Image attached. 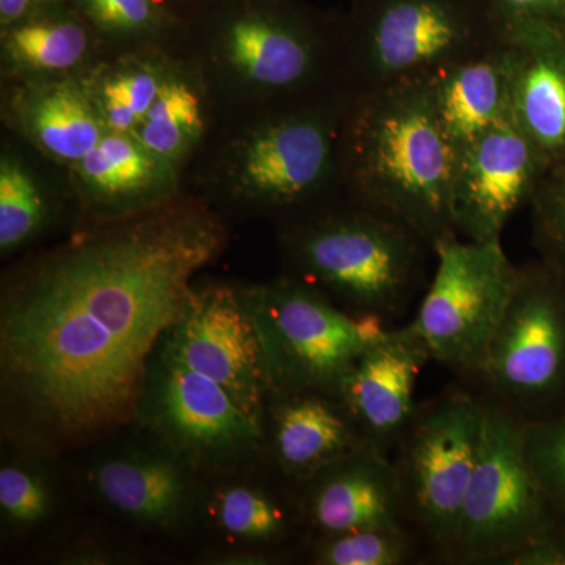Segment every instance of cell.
<instances>
[{"label": "cell", "instance_id": "6da1fadb", "mask_svg": "<svg viewBox=\"0 0 565 565\" xmlns=\"http://www.w3.org/2000/svg\"><path fill=\"white\" fill-rule=\"evenodd\" d=\"M222 245L207 215L159 212L70 245L18 281L2 303L0 370L21 422L54 441L128 422L156 348Z\"/></svg>", "mask_w": 565, "mask_h": 565}, {"label": "cell", "instance_id": "7a4b0ae2", "mask_svg": "<svg viewBox=\"0 0 565 565\" xmlns=\"http://www.w3.org/2000/svg\"><path fill=\"white\" fill-rule=\"evenodd\" d=\"M341 163L352 199L407 223L433 252L457 234V148L438 120L429 79L352 96Z\"/></svg>", "mask_w": 565, "mask_h": 565}, {"label": "cell", "instance_id": "3957f363", "mask_svg": "<svg viewBox=\"0 0 565 565\" xmlns=\"http://www.w3.org/2000/svg\"><path fill=\"white\" fill-rule=\"evenodd\" d=\"M296 280L353 315L390 323L422 288L433 247L388 212L352 199L345 211L316 215L286 241Z\"/></svg>", "mask_w": 565, "mask_h": 565}, {"label": "cell", "instance_id": "277c9868", "mask_svg": "<svg viewBox=\"0 0 565 565\" xmlns=\"http://www.w3.org/2000/svg\"><path fill=\"white\" fill-rule=\"evenodd\" d=\"M500 39L479 0H360L345 36L351 95L430 79Z\"/></svg>", "mask_w": 565, "mask_h": 565}, {"label": "cell", "instance_id": "5b68a950", "mask_svg": "<svg viewBox=\"0 0 565 565\" xmlns=\"http://www.w3.org/2000/svg\"><path fill=\"white\" fill-rule=\"evenodd\" d=\"M247 299L262 337L270 392H340L360 356L390 329L382 319L353 315L296 278L258 289Z\"/></svg>", "mask_w": 565, "mask_h": 565}, {"label": "cell", "instance_id": "8992f818", "mask_svg": "<svg viewBox=\"0 0 565 565\" xmlns=\"http://www.w3.org/2000/svg\"><path fill=\"white\" fill-rule=\"evenodd\" d=\"M484 426V394L452 390L418 405L396 446L411 525L448 563Z\"/></svg>", "mask_w": 565, "mask_h": 565}, {"label": "cell", "instance_id": "52a82bcc", "mask_svg": "<svg viewBox=\"0 0 565 565\" xmlns=\"http://www.w3.org/2000/svg\"><path fill=\"white\" fill-rule=\"evenodd\" d=\"M434 255L433 281L411 323L433 362L475 379L514 297L520 266L501 241L475 243L459 234L441 237Z\"/></svg>", "mask_w": 565, "mask_h": 565}, {"label": "cell", "instance_id": "ba28073f", "mask_svg": "<svg viewBox=\"0 0 565 565\" xmlns=\"http://www.w3.org/2000/svg\"><path fill=\"white\" fill-rule=\"evenodd\" d=\"M486 397L481 451L449 563L494 564L555 527L556 512L527 463L525 418Z\"/></svg>", "mask_w": 565, "mask_h": 565}, {"label": "cell", "instance_id": "9c48e42d", "mask_svg": "<svg viewBox=\"0 0 565 565\" xmlns=\"http://www.w3.org/2000/svg\"><path fill=\"white\" fill-rule=\"evenodd\" d=\"M475 381L525 419L550 415L565 392V277L545 263L520 267L514 297Z\"/></svg>", "mask_w": 565, "mask_h": 565}, {"label": "cell", "instance_id": "30bf717a", "mask_svg": "<svg viewBox=\"0 0 565 565\" xmlns=\"http://www.w3.org/2000/svg\"><path fill=\"white\" fill-rule=\"evenodd\" d=\"M352 95L305 103L269 118L237 148L233 181L252 202L296 207L343 181L341 143Z\"/></svg>", "mask_w": 565, "mask_h": 565}, {"label": "cell", "instance_id": "8fae6325", "mask_svg": "<svg viewBox=\"0 0 565 565\" xmlns=\"http://www.w3.org/2000/svg\"><path fill=\"white\" fill-rule=\"evenodd\" d=\"M162 352L226 390L253 418L264 423L269 375L250 303L225 286L193 289Z\"/></svg>", "mask_w": 565, "mask_h": 565}, {"label": "cell", "instance_id": "7c38bea8", "mask_svg": "<svg viewBox=\"0 0 565 565\" xmlns=\"http://www.w3.org/2000/svg\"><path fill=\"white\" fill-rule=\"evenodd\" d=\"M550 163L534 141L505 118L457 152L452 221L460 237L501 241L505 225L533 200Z\"/></svg>", "mask_w": 565, "mask_h": 565}, {"label": "cell", "instance_id": "4fadbf2b", "mask_svg": "<svg viewBox=\"0 0 565 565\" xmlns=\"http://www.w3.org/2000/svg\"><path fill=\"white\" fill-rule=\"evenodd\" d=\"M151 411L170 444L195 459H236L258 449L264 438V423L222 385L166 352L151 377Z\"/></svg>", "mask_w": 565, "mask_h": 565}, {"label": "cell", "instance_id": "5bb4252c", "mask_svg": "<svg viewBox=\"0 0 565 565\" xmlns=\"http://www.w3.org/2000/svg\"><path fill=\"white\" fill-rule=\"evenodd\" d=\"M300 487L302 519L318 535L370 527L414 530L399 468L390 455L373 446L326 465Z\"/></svg>", "mask_w": 565, "mask_h": 565}, {"label": "cell", "instance_id": "9a60e30c", "mask_svg": "<svg viewBox=\"0 0 565 565\" xmlns=\"http://www.w3.org/2000/svg\"><path fill=\"white\" fill-rule=\"evenodd\" d=\"M429 362V349L408 322L390 327L345 375L340 394L367 445L386 455L396 449L418 407L416 384Z\"/></svg>", "mask_w": 565, "mask_h": 565}, {"label": "cell", "instance_id": "2e32d148", "mask_svg": "<svg viewBox=\"0 0 565 565\" xmlns=\"http://www.w3.org/2000/svg\"><path fill=\"white\" fill-rule=\"evenodd\" d=\"M222 50L234 73L270 95H299L326 71V44L318 33L273 11L234 18L223 32Z\"/></svg>", "mask_w": 565, "mask_h": 565}, {"label": "cell", "instance_id": "e0dca14e", "mask_svg": "<svg viewBox=\"0 0 565 565\" xmlns=\"http://www.w3.org/2000/svg\"><path fill=\"white\" fill-rule=\"evenodd\" d=\"M270 449L281 473L297 484L326 465L367 445L340 392H270Z\"/></svg>", "mask_w": 565, "mask_h": 565}, {"label": "cell", "instance_id": "ac0fdd59", "mask_svg": "<svg viewBox=\"0 0 565 565\" xmlns=\"http://www.w3.org/2000/svg\"><path fill=\"white\" fill-rule=\"evenodd\" d=\"M516 44L505 39L430 77L438 120L459 152L512 115Z\"/></svg>", "mask_w": 565, "mask_h": 565}, {"label": "cell", "instance_id": "d6986e66", "mask_svg": "<svg viewBox=\"0 0 565 565\" xmlns=\"http://www.w3.org/2000/svg\"><path fill=\"white\" fill-rule=\"evenodd\" d=\"M21 132L54 161H82L109 131L87 85L74 81L29 82L13 99Z\"/></svg>", "mask_w": 565, "mask_h": 565}, {"label": "cell", "instance_id": "ffe728a7", "mask_svg": "<svg viewBox=\"0 0 565 565\" xmlns=\"http://www.w3.org/2000/svg\"><path fill=\"white\" fill-rule=\"evenodd\" d=\"M515 44L512 117L553 166L565 159V32Z\"/></svg>", "mask_w": 565, "mask_h": 565}, {"label": "cell", "instance_id": "44dd1931", "mask_svg": "<svg viewBox=\"0 0 565 565\" xmlns=\"http://www.w3.org/2000/svg\"><path fill=\"white\" fill-rule=\"evenodd\" d=\"M93 486L110 508L145 525L172 526L188 508V479L169 457H111L93 471Z\"/></svg>", "mask_w": 565, "mask_h": 565}, {"label": "cell", "instance_id": "7402d4cb", "mask_svg": "<svg viewBox=\"0 0 565 565\" xmlns=\"http://www.w3.org/2000/svg\"><path fill=\"white\" fill-rule=\"evenodd\" d=\"M174 163L148 150L131 132L107 131L74 163L82 189L103 204L147 203L172 188Z\"/></svg>", "mask_w": 565, "mask_h": 565}, {"label": "cell", "instance_id": "603a6c76", "mask_svg": "<svg viewBox=\"0 0 565 565\" xmlns=\"http://www.w3.org/2000/svg\"><path fill=\"white\" fill-rule=\"evenodd\" d=\"M61 7L2 29L3 61L11 71L24 76H54L76 68L87 57V29Z\"/></svg>", "mask_w": 565, "mask_h": 565}, {"label": "cell", "instance_id": "cb8c5ba5", "mask_svg": "<svg viewBox=\"0 0 565 565\" xmlns=\"http://www.w3.org/2000/svg\"><path fill=\"white\" fill-rule=\"evenodd\" d=\"M170 74L151 58H132L110 66L85 85L107 129L134 134L161 95Z\"/></svg>", "mask_w": 565, "mask_h": 565}, {"label": "cell", "instance_id": "d4e9b609", "mask_svg": "<svg viewBox=\"0 0 565 565\" xmlns=\"http://www.w3.org/2000/svg\"><path fill=\"white\" fill-rule=\"evenodd\" d=\"M203 131L199 93L188 81L170 74L134 136L159 158L177 163L192 150Z\"/></svg>", "mask_w": 565, "mask_h": 565}, {"label": "cell", "instance_id": "484cf974", "mask_svg": "<svg viewBox=\"0 0 565 565\" xmlns=\"http://www.w3.org/2000/svg\"><path fill=\"white\" fill-rule=\"evenodd\" d=\"M214 514L226 534L258 544L282 541L294 522L288 505L252 486L226 487L215 494Z\"/></svg>", "mask_w": 565, "mask_h": 565}, {"label": "cell", "instance_id": "4316f807", "mask_svg": "<svg viewBox=\"0 0 565 565\" xmlns=\"http://www.w3.org/2000/svg\"><path fill=\"white\" fill-rule=\"evenodd\" d=\"M411 527H370L349 533L318 535L313 559L321 565H403L418 553Z\"/></svg>", "mask_w": 565, "mask_h": 565}, {"label": "cell", "instance_id": "83f0119b", "mask_svg": "<svg viewBox=\"0 0 565 565\" xmlns=\"http://www.w3.org/2000/svg\"><path fill=\"white\" fill-rule=\"evenodd\" d=\"M44 199L28 167L3 156L0 162V248L14 250L40 232L44 221Z\"/></svg>", "mask_w": 565, "mask_h": 565}, {"label": "cell", "instance_id": "f1b7e54d", "mask_svg": "<svg viewBox=\"0 0 565 565\" xmlns=\"http://www.w3.org/2000/svg\"><path fill=\"white\" fill-rule=\"evenodd\" d=\"M523 449L553 511H565V412L525 419Z\"/></svg>", "mask_w": 565, "mask_h": 565}, {"label": "cell", "instance_id": "f546056e", "mask_svg": "<svg viewBox=\"0 0 565 565\" xmlns=\"http://www.w3.org/2000/svg\"><path fill=\"white\" fill-rule=\"evenodd\" d=\"M530 206L535 247L565 277V159L546 170Z\"/></svg>", "mask_w": 565, "mask_h": 565}, {"label": "cell", "instance_id": "4dcf8cb0", "mask_svg": "<svg viewBox=\"0 0 565 565\" xmlns=\"http://www.w3.org/2000/svg\"><path fill=\"white\" fill-rule=\"evenodd\" d=\"M511 43L545 32H565V0H479Z\"/></svg>", "mask_w": 565, "mask_h": 565}, {"label": "cell", "instance_id": "1f68e13d", "mask_svg": "<svg viewBox=\"0 0 565 565\" xmlns=\"http://www.w3.org/2000/svg\"><path fill=\"white\" fill-rule=\"evenodd\" d=\"M0 508L20 526L40 523L51 509V494L40 476L18 465L0 470Z\"/></svg>", "mask_w": 565, "mask_h": 565}, {"label": "cell", "instance_id": "d6a6232c", "mask_svg": "<svg viewBox=\"0 0 565 565\" xmlns=\"http://www.w3.org/2000/svg\"><path fill=\"white\" fill-rule=\"evenodd\" d=\"M82 10L103 31L141 33L158 28L161 10L154 0H79Z\"/></svg>", "mask_w": 565, "mask_h": 565}, {"label": "cell", "instance_id": "836d02e7", "mask_svg": "<svg viewBox=\"0 0 565 565\" xmlns=\"http://www.w3.org/2000/svg\"><path fill=\"white\" fill-rule=\"evenodd\" d=\"M497 565H565V541L556 527L501 557Z\"/></svg>", "mask_w": 565, "mask_h": 565}, {"label": "cell", "instance_id": "e575fe53", "mask_svg": "<svg viewBox=\"0 0 565 565\" xmlns=\"http://www.w3.org/2000/svg\"><path fill=\"white\" fill-rule=\"evenodd\" d=\"M65 0H0V25L10 28L47 9L61 7Z\"/></svg>", "mask_w": 565, "mask_h": 565}, {"label": "cell", "instance_id": "d590c367", "mask_svg": "<svg viewBox=\"0 0 565 565\" xmlns=\"http://www.w3.org/2000/svg\"><path fill=\"white\" fill-rule=\"evenodd\" d=\"M555 527L557 533L563 535L565 541V511L557 512L555 516Z\"/></svg>", "mask_w": 565, "mask_h": 565}]
</instances>
